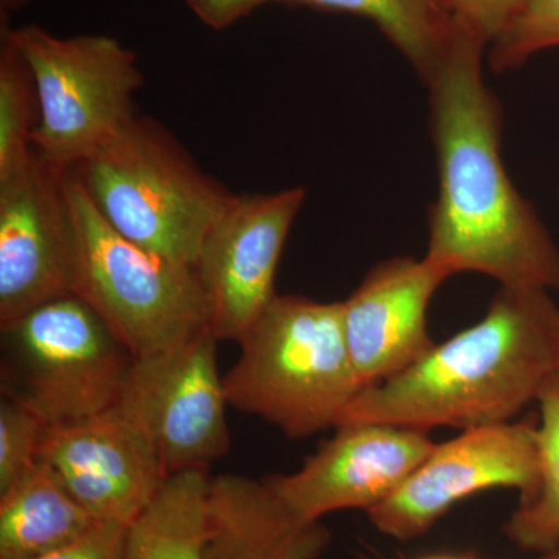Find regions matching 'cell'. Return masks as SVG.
<instances>
[{
    "label": "cell",
    "instance_id": "1",
    "mask_svg": "<svg viewBox=\"0 0 559 559\" xmlns=\"http://www.w3.org/2000/svg\"><path fill=\"white\" fill-rule=\"evenodd\" d=\"M450 49L423 81L439 193L425 259L448 277L474 272L506 288L559 289V249L511 180L503 109L485 80L488 40L459 21Z\"/></svg>",
    "mask_w": 559,
    "mask_h": 559
},
{
    "label": "cell",
    "instance_id": "2",
    "mask_svg": "<svg viewBox=\"0 0 559 559\" xmlns=\"http://www.w3.org/2000/svg\"><path fill=\"white\" fill-rule=\"evenodd\" d=\"M558 310L549 290L500 286L484 318L364 389L337 426L384 423L429 432L511 421L558 369Z\"/></svg>",
    "mask_w": 559,
    "mask_h": 559
},
{
    "label": "cell",
    "instance_id": "3",
    "mask_svg": "<svg viewBox=\"0 0 559 559\" xmlns=\"http://www.w3.org/2000/svg\"><path fill=\"white\" fill-rule=\"evenodd\" d=\"M238 344L224 377L229 406L289 439L336 428L364 390L349 356L342 304L275 296Z\"/></svg>",
    "mask_w": 559,
    "mask_h": 559
},
{
    "label": "cell",
    "instance_id": "4",
    "mask_svg": "<svg viewBox=\"0 0 559 559\" xmlns=\"http://www.w3.org/2000/svg\"><path fill=\"white\" fill-rule=\"evenodd\" d=\"M69 171L114 230L191 267L235 197L198 167L167 128L139 114Z\"/></svg>",
    "mask_w": 559,
    "mask_h": 559
},
{
    "label": "cell",
    "instance_id": "5",
    "mask_svg": "<svg viewBox=\"0 0 559 559\" xmlns=\"http://www.w3.org/2000/svg\"><path fill=\"white\" fill-rule=\"evenodd\" d=\"M76 230L72 294L86 301L135 359L212 329L194 267L140 248L103 218L68 170Z\"/></svg>",
    "mask_w": 559,
    "mask_h": 559
},
{
    "label": "cell",
    "instance_id": "6",
    "mask_svg": "<svg viewBox=\"0 0 559 559\" xmlns=\"http://www.w3.org/2000/svg\"><path fill=\"white\" fill-rule=\"evenodd\" d=\"M35 79L36 154L62 170L87 159L135 116L143 84L138 55L109 35H51L39 25L0 28Z\"/></svg>",
    "mask_w": 559,
    "mask_h": 559
},
{
    "label": "cell",
    "instance_id": "7",
    "mask_svg": "<svg viewBox=\"0 0 559 559\" xmlns=\"http://www.w3.org/2000/svg\"><path fill=\"white\" fill-rule=\"evenodd\" d=\"M2 340L3 395L27 404L49 428L112 407L135 360L72 293L2 326Z\"/></svg>",
    "mask_w": 559,
    "mask_h": 559
},
{
    "label": "cell",
    "instance_id": "8",
    "mask_svg": "<svg viewBox=\"0 0 559 559\" xmlns=\"http://www.w3.org/2000/svg\"><path fill=\"white\" fill-rule=\"evenodd\" d=\"M212 329L183 344L139 358L119 404L148 436L165 474L209 469L230 450V430Z\"/></svg>",
    "mask_w": 559,
    "mask_h": 559
},
{
    "label": "cell",
    "instance_id": "9",
    "mask_svg": "<svg viewBox=\"0 0 559 559\" xmlns=\"http://www.w3.org/2000/svg\"><path fill=\"white\" fill-rule=\"evenodd\" d=\"M75 259L68 170L35 151L0 179V326L72 293Z\"/></svg>",
    "mask_w": 559,
    "mask_h": 559
},
{
    "label": "cell",
    "instance_id": "10",
    "mask_svg": "<svg viewBox=\"0 0 559 559\" xmlns=\"http://www.w3.org/2000/svg\"><path fill=\"white\" fill-rule=\"evenodd\" d=\"M536 476V428L509 421L466 429L436 443L406 481L367 516L382 535L411 540L425 535L455 503L496 488L527 495Z\"/></svg>",
    "mask_w": 559,
    "mask_h": 559
},
{
    "label": "cell",
    "instance_id": "11",
    "mask_svg": "<svg viewBox=\"0 0 559 559\" xmlns=\"http://www.w3.org/2000/svg\"><path fill=\"white\" fill-rule=\"evenodd\" d=\"M305 201L304 187L235 194L210 230L194 271L207 296L216 340L240 342L277 296L280 257Z\"/></svg>",
    "mask_w": 559,
    "mask_h": 559
},
{
    "label": "cell",
    "instance_id": "12",
    "mask_svg": "<svg viewBox=\"0 0 559 559\" xmlns=\"http://www.w3.org/2000/svg\"><path fill=\"white\" fill-rule=\"evenodd\" d=\"M436 443L426 430L384 423L336 426L296 473L264 481L286 509L305 522H320L341 510L370 511L406 481Z\"/></svg>",
    "mask_w": 559,
    "mask_h": 559
},
{
    "label": "cell",
    "instance_id": "13",
    "mask_svg": "<svg viewBox=\"0 0 559 559\" xmlns=\"http://www.w3.org/2000/svg\"><path fill=\"white\" fill-rule=\"evenodd\" d=\"M40 459L100 522L130 525L167 479L148 436L119 404L49 428Z\"/></svg>",
    "mask_w": 559,
    "mask_h": 559
},
{
    "label": "cell",
    "instance_id": "14",
    "mask_svg": "<svg viewBox=\"0 0 559 559\" xmlns=\"http://www.w3.org/2000/svg\"><path fill=\"white\" fill-rule=\"evenodd\" d=\"M448 278L425 257H395L374 264L341 301L345 341L364 389L396 377L432 349L429 305Z\"/></svg>",
    "mask_w": 559,
    "mask_h": 559
},
{
    "label": "cell",
    "instance_id": "15",
    "mask_svg": "<svg viewBox=\"0 0 559 559\" xmlns=\"http://www.w3.org/2000/svg\"><path fill=\"white\" fill-rule=\"evenodd\" d=\"M330 536L320 522L294 516L264 479H212L204 559H318Z\"/></svg>",
    "mask_w": 559,
    "mask_h": 559
},
{
    "label": "cell",
    "instance_id": "16",
    "mask_svg": "<svg viewBox=\"0 0 559 559\" xmlns=\"http://www.w3.org/2000/svg\"><path fill=\"white\" fill-rule=\"evenodd\" d=\"M100 521L47 460L0 492V559H32L86 535Z\"/></svg>",
    "mask_w": 559,
    "mask_h": 559
},
{
    "label": "cell",
    "instance_id": "17",
    "mask_svg": "<svg viewBox=\"0 0 559 559\" xmlns=\"http://www.w3.org/2000/svg\"><path fill=\"white\" fill-rule=\"evenodd\" d=\"M210 485L204 468L168 476L128 525L123 559H204Z\"/></svg>",
    "mask_w": 559,
    "mask_h": 559
},
{
    "label": "cell",
    "instance_id": "18",
    "mask_svg": "<svg viewBox=\"0 0 559 559\" xmlns=\"http://www.w3.org/2000/svg\"><path fill=\"white\" fill-rule=\"evenodd\" d=\"M289 5L348 13L373 22L409 62L419 79H428L450 49L457 16L450 0H277Z\"/></svg>",
    "mask_w": 559,
    "mask_h": 559
},
{
    "label": "cell",
    "instance_id": "19",
    "mask_svg": "<svg viewBox=\"0 0 559 559\" xmlns=\"http://www.w3.org/2000/svg\"><path fill=\"white\" fill-rule=\"evenodd\" d=\"M540 421L538 476L503 525L507 538L539 555L559 550V369L551 371L536 399Z\"/></svg>",
    "mask_w": 559,
    "mask_h": 559
},
{
    "label": "cell",
    "instance_id": "20",
    "mask_svg": "<svg viewBox=\"0 0 559 559\" xmlns=\"http://www.w3.org/2000/svg\"><path fill=\"white\" fill-rule=\"evenodd\" d=\"M39 120L38 92L27 61L2 38L0 47V179L32 160Z\"/></svg>",
    "mask_w": 559,
    "mask_h": 559
},
{
    "label": "cell",
    "instance_id": "21",
    "mask_svg": "<svg viewBox=\"0 0 559 559\" xmlns=\"http://www.w3.org/2000/svg\"><path fill=\"white\" fill-rule=\"evenodd\" d=\"M558 47L559 0H524L506 28L489 43L487 64L495 73H509Z\"/></svg>",
    "mask_w": 559,
    "mask_h": 559
},
{
    "label": "cell",
    "instance_id": "22",
    "mask_svg": "<svg viewBox=\"0 0 559 559\" xmlns=\"http://www.w3.org/2000/svg\"><path fill=\"white\" fill-rule=\"evenodd\" d=\"M49 425L10 395L0 400V492L7 491L40 459Z\"/></svg>",
    "mask_w": 559,
    "mask_h": 559
},
{
    "label": "cell",
    "instance_id": "23",
    "mask_svg": "<svg viewBox=\"0 0 559 559\" xmlns=\"http://www.w3.org/2000/svg\"><path fill=\"white\" fill-rule=\"evenodd\" d=\"M128 525L100 522L60 549L32 559H123Z\"/></svg>",
    "mask_w": 559,
    "mask_h": 559
},
{
    "label": "cell",
    "instance_id": "24",
    "mask_svg": "<svg viewBox=\"0 0 559 559\" xmlns=\"http://www.w3.org/2000/svg\"><path fill=\"white\" fill-rule=\"evenodd\" d=\"M455 16L491 43L506 28L524 0H450Z\"/></svg>",
    "mask_w": 559,
    "mask_h": 559
},
{
    "label": "cell",
    "instance_id": "25",
    "mask_svg": "<svg viewBox=\"0 0 559 559\" xmlns=\"http://www.w3.org/2000/svg\"><path fill=\"white\" fill-rule=\"evenodd\" d=\"M277 0H186L191 13L212 31L221 32Z\"/></svg>",
    "mask_w": 559,
    "mask_h": 559
},
{
    "label": "cell",
    "instance_id": "26",
    "mask_svg": "<svg viewBox=\"0 0 559 559\" xmlns=\"http://www.w3.org/2000/svg\"><path fill=\"white\" fill-rule=\"evenodd\" d=\"M39 0H0V28L10 27V17Z\"/></svg>",
    "mask_w": 559,
    "mask_h": 559
},
{
    "label": "cell",
    "instance_id": "27",
    "mask_svg": "<svg viewBox=\"0 0 559 559\" xmlns=\"http://www.w3.org/2000/svg\"><path fill=\"white\" fill-rule=\"evenodd\" d=\"M417 559H476L469 555H430V557H423Z\"/></svg>",
    "mask_w": 559,
    "mask_h": 559
},
{
    "label": "cell",
    "instance_id": "28",
    "mask_svg": "<svg viewBox=\"0 0 559 559\" xmlns=\"http://www.w3.org/2000/svg\"><path fill=\"white\" fill-rule=\"evenodd\" d=\"M555 341H557V366L559 369V310L557 314V326H555Z\"/></svg>",
    "mask_w": 559,
    "mask_h": 559
},
{
    "label": "cell",
    "instance_id": "29",
    "mask_svg": "<svg viewBox=\"0 0 559 559\" xmlns=\"http://www.w3.org/2000/svg\"><path fill=\"white\" fill-rule=\"evenodd\" d=\"M539 559H559V550L550 551V554L540 555Z\"/></svg>",
    "mask_w": 559,
    "mask_h": 559
}]
</instances>
